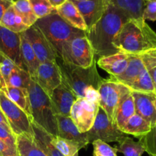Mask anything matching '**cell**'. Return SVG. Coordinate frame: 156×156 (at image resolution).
Listing matches in <instances>:
<instances>
[{"label":"cell","mask_w":156,"mask_h":156,"mask_svg":"<svg viewBox=\"0 0 156 156\" xmlns=\"http://www.w3.org/2000/svg\"><path fill=\"white\" fill-rule=\"evenodd\" d=\"M130 18L120 9L107 0L106 9L101 18L86 31V36L94 50V56H109L118 53L114 41L123 26Z\"/></svg>","instance_id":"6da1fadb"},{"label":"cell","mask_w":156,"mask_h":156,"mask_svg":"<svg viewBox=\"0 0 156 156\" xmlns=\"http://www.w3.org/2000/svg\"><path fill=\"white\" fill-rule=\"evenodd\" d=\"M114 47L119 52L141 56L156 50V33L143 19H130L114 39Z\"/></svg>","instance_id":"7a4b0ae2"},{"label":"cell","mask_w":156,"mask_h":156,"mask_svg":"<svg viewBox=\"0 0 156 156\" xmlns=\"http://www.w3.org/2000/svg\"><path fill=\"white\" fill-rule=\"evenodd\" d=\"M56 62L60 70L62 82L78 98L85 97V91L90 87L98 90L104 79L98 72L96 61L88 68H83L64 62L59 56L56 57Z\"/></svg>","instance_id":"3957f363"},{"label":"cell","mask_w":156,"mask_h":156,"mask_svg":"<svg viewBox=\"0 0 156 156\" xmlns=\"http://www.w3.org/2000/svg\"><path fill=\"white\" fill-rule=\"evenodd\" d=\"M34 25L41 30L53 46L59 56L65 43L75 37L86 36V32L69 25L56 13V10L53 13L37 19Z\"/></svg>","instance_id":"277c9868"},{"label":"cell","mask_w":156,"mask_h":156,"mask_svg":"<svg viewBox=\"0 0 156 156\" xmlns=\"http://www.w3.org/2000/svg\"><path fill=\"white\" fill-rule=\"evenodd\" d=\"M27 90L33 123L42 127L50 135L58 136L56 114L50 97L32 79Z\"/></svg>","instance_id":"5b68a950"},{"label":"cell","mask_w":156,"mask_h":156,"mask_svg":"<svg viewBox=\"0 0 156 156\" xmlns=\"http://www.w3.org/2000/svg\"><path fill=\"white\" fill-rule=\"evenodd\" d=\"M59 57L68 63L88 68L96 61L94 50L87 36L78 37L63 44Z\"/></svg>","instance_id":"8992f818"},{"label":"cell","mask_w":156,"mask_h":156,"mask_svg":"<svg viewBox=\"0 0 156 156\" xmlns=\"http://www.w3.org/2000/svg\"><path fill=\"white\" fill-rule=\"evenodd\" d=\"M0 109L4 113L15 136L21 134L34 136L32 117L12 102L2 90H0Z\"/></svg>","instance_id":"52a82bcc"},{"label":"cell","mask_w":156,"mask_h":156,"mask_svg":"<svg viewBox=\"0 0 156 156\" xmlns=\"http://www.w3.org/2000/svg\"><path fill=\"white\" fill-rule=\"evenodd\" d=\"M100 94L99 107L101 108L113 123L114 114L122 99L131 92V90L123 84L113 78L103 79L98 88Z\"/></svg>","instance_id":"ba28073f"},{"label":"cell","mask_w":156,"mask_h":156,"mask_svg":"<svg viewBox=\"0 0 156 156\" xmlns=\"http://www.w3.org/2000/svg\"><path fill=\"white\" fill-rule=\"evenodd\" d=\"M88 140L92 143L94 140H101L105 143H119L127 136L111 122L105 111L99 107L97 116L92 127L86 133Z\"/></svg>","instance_id":"9c48e42d"},{"label":"cell","mask_w":156,"mask_h":156,"mask_svg":"<svg viewBox=\"0 0 156 156\" xmlns=\"http://www.w3.org/2000/svg\"><path fill=\"white\" fill-rule=\"evenodd\" d=\"M99 104L79 98L73 104L70 111V118L82 133L88 132L94 124L98 111Z\"/></svg>","instance_id":"30bf717a"},{"label":"cell","mask_w":156,"mask_h":156,"mask_svg":"<svg viewBox=\"0 0 156 156\" xmlns=\"http://www.w3.org/2000/svg\"><path fill=\"white\" fill-rule=\"evenodd\" d=\"M40 63L55 61L58 53L44 34L34 24L24 32Z\"/></svg>","instance_id":"8fae6325"},{"label":"cell","mask_w":156,"mask_h":156,"mask_svg":"<svg viewBox=\"0 0 156 156\" xmlns=\"http://www.w3.org/2000/svg\"><path fill=\"white\" fill-rule=\"evenodd\" d=\"M34 81L48 96L62 83V76L57 63L55 61L40 63Z\"/></svg>","instance_id":"7c38bea8"},{"label":"cell","mask_w":156,"mask_h":156,"mask_svg":"<svg viewBox=\"0 0 156 156\" xmlns=\"http://www.w3.org/2000/svg\"><path fill=\"white\" fill-rule=\"evenodd\" d=\"M20 47L21 33H15L0 25V52L22 69Z\"/></svg>","instance_id":"4fadbf2b"},{"label":"cell","mask_w":156,"mask_h":156,"mask_svg":"<svg viewBox=\"0 0 156 156\" xmlns=\"http://www.w3.org/2000/svg\"><path fill=\"white\" fill-rule=\"evenodd\" d=\"M53 111L56 115L69 117L71 108L78 98L64 83L56 87L50 96Z\"/></svg>","instance_id":"5bb4252c"},{"label":"cell","mask_w":156,"mask_h":156,"mask_svg":"<svg viewBox=\"0 0 156 156\" xmlns=\"http://www.w3.org/2000/svg\"><path fill=\"white\" fill-rule=\"evenodd\" d=\"M58 136L61 138L70 140L76 143L81 149L86 148L89 144L86 133H82L73 123L70 117L56 115Z\"/></svg>","instance_id":"9a60e30c"},{"label":"cell","mask_w":156,"mask_h":156,"mask_svg":"<svg viewBox=\"0 0 156 156\" xmlns=\"http://www.w3.org/2000/svg\"><path fill=\"white\" fill-rule=\"evenodd\" d=\"M71 1V0H70ZM73 2L80 12L88 30L99 21L106 9L107 0H88L85 2Z\"/></svg>","instance_id":"2e32d148"},{"label":"cell","mask_w":156,"mask_h":156,"mask_svg":"<svg viewBox=\"0 0 156 156\" xmlns=\"http://www.w3.org/2000/svg\"><path fill=\"white\" fill-rule=\"evenodd\" d=\"M129 55L123 52H118L109 56L98 58L97 65L106 71L111 77L120 76L125 71L129 62Z\"/></svg>","instance_id":"e0dca14e"},{"label":"cell","mask_w":156,"mask_h":156,"mask_svg":"<svg viewBox=\"0 0 156 156\" xmlns=\"http://www.w3.org/2000/svg\"><path fill=\"white\" fill-rule=\"evenodd\" d=\"M135 105V114L147 120L151 126L156 123V110L152 101V94H143L137 91H131Z\"/></svg>","instance_id":"ac0fdd59"},{"label":"cell","mask_w":156,"mask_h":156,"mask_svg":"<svg viewBox=\"0 0 156 156\" xmlns=\"http://www.w3.org/2000/svg\"><path fill=\"white\" fill-rule=\"evenodd\" d=\"M20 55L22 69L29 73L34 79L36 76L37 71L40 65L37 57L35 55L30 43L24 36V32L21 33V47H20Z\"/></svg>","instance_id":"d6986e66"},{"label":"cell","mask_w":156,"mask_h":156,"mask_svg":"<svg viewBox=\"0 0 156 156\" xmlns=\"http://www.w3.org/2000/svg\"><path fill=\"white\" fill-rule=\"evenodd\" d=\"M56 12L72 27L85 32L88 30V27L80 12L70 0H68L62 5L56 8Z\"/></svg>","instance_id":"ffe728a7"},{"label":"cell","mask_w":156,"mask_h":156,"mask_svg":"<svg viewBox=\"0 0 156 156\" xmlns=\"http://www.w3.org/2000/svg\"><path fill=\"white\" fill-rule=\"evenodd\" d=\"M144 69L145 66L141 56L139 55H129V62L125 71L120 76L111 77L129 88Z\"/></svg>","instance_id":"44dd1931"},{"label":"cell","mask_w":156,"mask_h":156,"mask_svg":"<svg viewBox=\"0 0 156 156\" xmlns=\"http://www.w3.org/2000/svg\"><path fill=\"white\" fill-rule=\"evenodd\" d=\"M135 114V105L132 93L125 96L119 104L114 114V123L121 130L132 116Z\"/></svg>","instance_id":"7402d4cb"},{"label":"cell","mask_w":156,"mask_h":156,"mask_svg":"<svg viewBox=\"0 0 156 156\" xmlns=\"http://www.w3.org/2000/svg\"><path fill=\"white\" fill-rule=\"evenodd\" d=\"M32 128L35 143L46 155L47 156H63L51 143L49 133L34 123H32Z\"/></svg>","instance_id":"603a6c76"},{"label":"cell","mask_w":156,"mask_h":156,"mask_svg":"<svg viewBox=\"0 0 156 156\" xmlns=\"http://www.w3.org/2000/svg\"><path fill=\"white\" fill-rule=\"evenodd\" d=\"M114 6L123 11L130 19H143L146 0H108Z\"/></svg>","instance_id":"cb8c5ba5"},{"label":"cell","mask_w":156,"mask_h":156,"mask_svg":"<svg viewBox=\"0 0 156 156\" xmlns=\"http://www.w3.org/2000/svg\"><path fill=\"white\" fill-rule=\"evenodd\" d=\"M151 129L152 126L147 120L135 114L126 122L121 131L126 135H133L136 138L140 139L146 136Z\"/></svg>","instance_id":"d4e9b609"},{"label":"cell","mask_w":156,"mask_h":156,"mask_svg":"<svg viewBox=\"0 0 156 156\" xmlns=\"http://www.w3.org/2000/svg\"><path fill=\"white\" fill-rule=\"evenodd\" d=\"M2 91L12 102H14L24 112L31 117L28 90L12 86H6L4 89H2Z\"/></svg>","instance_id":"484cf974"},{"label":"cell","mask_w":156,"mask_h":156,"mask_svg":"<svg viewBox=\"0 0 156 156\" xmlns=\"http://www.w3.org/2000/svg\"><path fill=\"white\" fill-rule=\"evenodd\" d=\"M33 137L27 134H21L16 136L17 148L19 155L47 156L35 143Z\"/></svg>","instance_id":"4316f807"},{"label":"cell","mask_w":156,"mask_h":156,"mask_svg":"<svg viewBox=\"0 0 156 156\" xmlns=\"http://www.w3.org/2000/svg\"><path fill=\"white\" fill-rule=\"evenodd\" d=\"M0 25L15 33H22L29 28L23 22L21 17L16 13L13 5H12L5 12Z\"/></svg>","instance_id":"83f0119b"},{"label":"cell","mask_w":156,"mask_h":156,"mask_svg":"<svg viewBox=\"0 0 156 156\" xmlns=\"http://www.w3.org/2000/svg\"><path fill=\"white\" fill-rule=\"evenodd\" d=\"M115 149L124 156H142L146 152L141 140L135 142L132 138L126 136L120 141Z\"/></svg>","instance_id":"f1b7e54d"},{"label":"cell","mask_w":156,"mask_h":156,"mask_svg":"<svg viewBox=\"0 0 156 156\" xmlns=\"http://www.w3.org/2000/svg\"><path fill=\"white\" fill-rule=\"evenodd\" d=\"M12 5L16 13L21 17L26 26L31 27L37 21L38 18L34 13L28 0H15Z\"/></svg>","instance_id":"f546056e"},{"label":"cell","mask_w":156,"mask_h":156,"mask_svg":"<svg viewBox=\"0 0 156 156\" xmlns=\"http://www.w3.org/2000/svg\"><path fill=\"white\" fill-rule=\"evenodd\" d=\"M50 142L63 156H79L80 148L76 143L61 138L59 136H53L50 134Z\"/></svg>","instance_id":"4dcf8cb0"},{"label":"cell","mask_w":156,"mask_h":156,"mask_svg":"<svg viewBox=\"0 0 156 156\" xmlns=\"http://www.w3.org/2000/svg\"><path fill=\"white\" fill-rule=\"evenodd\" d=\"M129 88L131 91H137L147 94H155L153 83L146 67Z\"/></svg>","instance_id":"1f68e13d"},{"label":"cell","mask_w":156,"mask_h":156,"mask_svg":"<svg viewBox=\"0 0 156 156\" xmlns=\"http://www.w3.org/2000/svg\"><path fill=\"white\" fill-rule=\"evenodd\" d=\"M30 81H31V77L29 73L23 69L16 66L9 76L6 86L27 89L30 83Z\"/></svg>","instance_id":"d6a6232c"},{"label":"cell","mask_w":156,"mask_h":156,"mask_svg":"<svg viewBox=\"0 0 156 156\" xmlns=\"http://www.w3.org/2000/svg\"><path fill=\"white\" fill-rule=\"evenodd\" d=\"M16 64L8 56L0 52V82L1 90L4 89L8 83L11 73L16 66Z\"/></svg>","instance_id":"836d02e7"},{"label":"cell","mask_w":156,"mask_h":156,"mask_svg":"<svg viewBox=\"0 0 156 156\" xmlns=\"http://www.w3.org/2000/svg\"><path fill=\"white\" fill-rule=\"evenodd\" d=\"M34 13L37 18H42L53 13L56 9L51 5L48 0H28Z\"/></svg>","instance_id":"e575fe53"},{"label":"cell","mask_w":156,"mask_h":156,"mask_svg":"<svg viewBox=\"0 0 156 156\" xmlns=\"http://www.w3.org/2000/svg\"><path fill=\"white\" fill-rule=\"evenodd\" d=\"M140 56L146 70L152 79L154 89H155V94L156 95V55L152 51L146 54L141 55Z\"/></svg>","instance_id":"d590c367"},{"label":"cell","mask_w":156,"mask_h":156,"mask_svg":"<svg viewBox=\"0 0 156 156\" xmlns=\"http://www.w3.org/2000/svg\"><path fill=\"white\" fill-rule=\"evenodd\" d=\"M93 145V156H117V151L108 143L101 140H94Z\"/></svg>","instance_id":"8d00e7d4"},{"label":"cell","mask_w":156,"mask_h":156,"mask_svg":"<svg viewBox=\"0 0 156 156\" xmlns=\"http://www.w3.org/2000/svg\"><path fill=\"white\" fill-rule=\"evenodd\" d=\"M139 140H141L146 152L149 155L156 156V123L146 136Z\"/></svg>","instance_id":"74e56055"},{"label":"cell","mask_w":156,"mask_h":156,"mask_svg":"<svg viewBox=\"0 0 156 156\" xmlns=\"http://www.w3.org/2000/svg\"><path fill=\"white\" fill-rule=\"evenodd\" d=\"M0 140L4 142L10 147L13 149H18L17 148V140L15 134L12 133V130L8 129L0 126Z\"/></svg>","instance_id":"f35d334b"},{"label":"cell","mask_w":156,"mask_h":156,"mask_svg":"<svg viewBox=\"0 0 156 156\" xmlns=\"http://www.w3.org/2000/svg\"><path fill=\"white\" fill-rule=\"evenodd\" d=\"M144 21H156V1H146L143 12Z\"/></svg>","instance_id":"ab89813d"},{"label":"cell","mask_w":156,"mask_h":156,"mask_svg":"<svg viewBox=\"0 0 156 156\" xmlns=\"http://www.w3.org/2000/svg\"><path fill=\"white\" fill-rule=\"evenodd\" d=\"M0 156H19L18 149H13L0 140Z\"/></svg>","instance_id":"60d3db41"},{"label":"cell","mask_w":156,"mask_h":156,"mask_svg":"<svg viewBox=\"0 0 156 156\" xmlns=\"http://www.w3.org/2000/svg\"><path fill=\"white\" fill-rule=\"evenodd\" d=\"M84 98L88 99V101H91L95 102L98 104H99V101H100V94H99L98 91L93 87L87 88Z\"/></svg>","instance_id":"b9f144b4"},{"label":"cell","mask_w":156,"mask_h":156,"mask_svg":"<svg viewBox=\"0 0 156 156\" xmlns=\"http://www.w3.org/2000/svg\"><path fill=\"white\" fill-rule=\"evenodd\" d=\"M12 4L13 2L7 1V0H0V23H1L2 18L5 12Z\"/></svg>","instance_id":"7bdbcfd3"},{"label":"cell","mask_w":156,"mask_h":156,"mask_svg":"<svg viewBox=\"0 0 156 156\" xmlns=\"http://www.w3.org/2000/svg\"><path fill=\"white\" fill-rule=\"evenodd\" d=\"M0 126H2L3 127L6 128V129L12 130L10 128V126L9 124V122H8L4 113L2 112V111L1 109H0Z\"/></svg>","instance_id":"ee69618b"},{"label":"cell","mask_w":156,"mask_h":156,"mask_svg":"<svg viewBox=\"0 0 156 156\" xmlns=\"http://www.w3.org/2000/svg\"><path fill=\"white\" fill-rule=\"evenodd\" d=\"M48 1L54 9H56V8L59 7L62 4H64L68 0H48Z\"/></svg>","instance_id":"f6af8a7d"},{"label":"cell","mask_w":156,"mask_h":156,"mask_svg":"<svg viewBox=\"0 0 156 156\" xmlns=\"http://www.w3.org/2000/svg\"><path fill=\"white\" fill-rule=\"evenodd\" d=\"M152 101H153L154 106H155V110H156V95H155V94H152Z\"/></svg>","instance_id":"bcb514c9"},{"label":"cell","mask_w":156,"mask_h":156,"mask_svg":"<svg viewBox=\"0 0 156 156\" xmlns=\"http://www.w3.org/2000/svg\"><path fill=\"white\" fill-rule=\"evenodd\" d=\"M71 1H76V2H85V1H88V0H71Z\"/></svg>","instance_id":"7dc6e473"},{"label":"cell","mask_w":156,"mask_h":156,"mask_svg":"<svg viewBox=\"0 0 156 156\" xmlns=\"http://www.w3.org/2000/svg\"><path fill=\"white\" fill-rule=\"evenodd\" d=\"M7 1H9V2H14V0H7Z\"/></svg>","instance_id":"c3c4849f"},{"label":"cell","mask_w":156,"mask_h":156,"mask_svg":"<svg viewBox=\"0 0 156 156\" xmlns=\"http://www.w3.org/2000/svg\"><path fill=\"white\" fill-rule=\"evenodd\" d=\"M152 52H153V53H155V54L156 55V50H153V51H152Z\"/></svg>","instance_id":"681fc988"},{"label":"cell","mask_w":156,"mask_h":156,"mask_svg":"<svg viewBox=\"0 0 156 156\" xmlns=\"http://www.w3.org/2000/svg\"><path fill=\"white\" fill-rule=\"evenodd\" d=\"M146 1H156V0H146Z\"/></svg>","instance_id":"f907efd6"},{"label":"cell","mask_w":156,"mask_h":156,"mask_svg":"<svg viewBox=\"0 0 156 156\" xmlns=\"http://www.w3.org/2000/svg\"><path fill=\"white\" fill-rule=\"evenodd\" d=\"M1 88H2V87H1V82H0V90H1Z\"/></svg>","instance_id":"816d5d0a"},{"label":"cell","mask_w":156,"mask_h":156,"mask_svg":"<svg viewBox=\"0 0 156 156\" xmlns=\"http://www.w3.org/2000/svg\"><path fill=\"white\" fill-rule=\"evenodd\" d=\"M149 156H152V155H149Z\"/></svg>","instance_id":"f5cc1de1"},{"label":"cell","mask_w":156,"mask_h":156,"mask_svg":"<svg viewBox=\"0 0 156 156\" xmlns=\"http://www.w3.org/2000/svg\"><path fill=\"white\" fill-rule=\"evenodd\" d=\"M19 156H21V155H19Z\"/></svg>","instance_id":"db71d44e"}]
</instances>
